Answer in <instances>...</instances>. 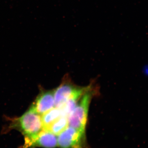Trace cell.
<instances>
[{"label":"cell","instance_id":"obj_1","mask_svg":"<svg viewBox=\"0 0 148 148\" xmlns=\"http://www.w3.org/2000/svg\"><path fill=\"white\" fill-rule=\"evenodd\" d=\"M11 127L17 130L24 135L25 142L23 148H29L32 142L44 129L41 115L32 106L23 115L15 119Z\"/></svg>","mask_w":148,"mask_h":148},{"label":"cell","instance_id":"obj_7","mask_svg":"<svg viewBox=\"0 0 148 148\" xmlns=\"http://www.w3.org/2000/svg\"><path fill=\"white\" fill-rule=\"evenodd\" d=\"M62 116L61 109L55 108L41 115L44 129L47 130L53 123Z\"/></svg>","mask_w":148,"mask_h":148},{"label":"cell","instance_id":"obj_3","mask_svg":"<svg viewBox=\"0 0 148 148\" xmlns=\"http://www.w3.org/2000/svg\"><path fill=\"white\" fill-rule=\"evenodd\" d=\"M57 143L61 148H86L85 133L69 126L58 135Z\"/></svg>","mask_w":148,"mask_h":148},{"label":"cell","instance_id":"obj_2","mask_svg":"<svg viewBox=\"0 0 148 148\" xmlns=\"http://www.w3.org/2000/svg\"><path fill=\"white\" fill-rule=\"evenodd\" d=\"M90 88L83 95L75 108L68 116L70 127L85 133L89 103L93 91Z\"/></svg>","mask_w":148,"mask_h":148},{"label":"cell","instance_id":"obj_9","mask_svg":"<svg viewBox=\"0 0 148 148\" xmlns=\"http://www.w3.org/2000/svg\"><path fill=\"white\" fill-rule=\"evenodd\" d=\"M143 73L145 74V75L148 76V64L146 65L143 68Z\"/></svg>","mask_w":148,"mask_h":148},{"label":"cell","instance_id":"obj_4","mask_svg":"<svg viewBox=\"0 0 148 148\" xmlns=\"http://www.w3.org/2000/svg\"><path fill=\"white\" fill-rule=\"evenodd\" d=\"M79 88L75 85L69 79H66L64 80L63 82L54 90L56 108L62 107Z\"/></svg>","mask_w":148,"mask_h":148},{"label":"cell","instance_id":"obj_6","mask_svg":"<svg viewBox=\"0 0 148 148\" xmlns=\"http://www.w3.org/2000/svg\"><path fill=\"white\" fill-rule=\"evenodd\" d=\"M58 146L57 137L49 130L43 129L31 144L29 148H54Z\"/></svg>","mask_w":148,"mask_h":148},{"label":"cell","instance_id":"obj_8","mask_svg":"<svg viewBox=\"0 0 148 148\" xmlns=\"http://www.w3.org/2000/svg\"><path fill=\"white\" fill-rule=\"evenodd\" d=\"M69 121L67 117L61 116L53 123L47 130L54 135H58L69 127Z\"/></svg>","mask_w":148,"mask_h":148},{"label":"cell","instance_id":"obj_5","mask_svg":"<svg viewBox=\"0 0 148 148\" xmlns=\"http://www.w3.org/2000/svg\"><path fill=\"white\" fill-rule=\"evenodd\" d=\"M32 106L41 115L55 108L54 90L42 92Z\"/></svg>","mask_w":148,"mask_h":148}]
</instances>
